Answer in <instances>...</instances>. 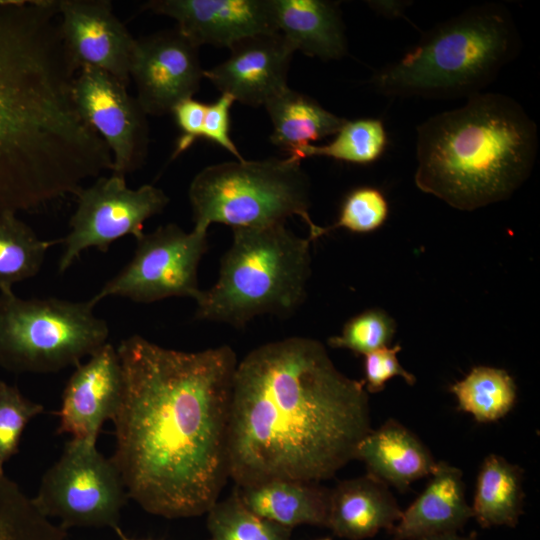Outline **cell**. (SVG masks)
<instances>
[{
	"label": "cell",
	"instance_id": "obj_1",
	"mask_svg": "<svg viewBox=\"0 0 540 540\" xmlns=\"http://www.w3.org/2000/svg\"><path fill=\"white\" fill-rule=\"evenodd\" d=\"M116 349L123 389L111 460L127 496L168 519L206 514L229 479L234 350L186 352L140 335Z\"/></svg>",
	"mask_w": 540,
	"mask_h": 540
},
{
	"label": "cell",
	"instance_id": "obj_2",
	"mask_svg": "<svg viewBox=\"0 0 540 540\" xmlns=\"http://www.w3.org/2000/svg\"><path fill=\"white\" fill-rule=\"evenodd\" d=\"M371 430L364 381L340 372L321 342L295 336L265 343L235 370L229 479L240 488L328 480L355 459Z\"/></svg>",
	"mask_w": 540,
	"mask_h": 540
},
{
	"label": "cell",
	"instance_id": "obj_3",
	"mask_svg": "<svg viewBox=\"0 0 540 540\" xmlns=\"http://www.w3.org/2000/svg\"><path fill=\"white\" fill-rule=\"evenodd\" d=\"M77 71L57 1L0 0V215L74 195L111 171L108 146L75 105Z\"/></svg>",
	"mask_w": 540,
	"mask_h": 540
},
{
	"label": "cell",
	"instance_id": "obj_4",
	"mask_svg": "<svg viewBox=\"0 0 540 540\" xmlns=\"http://www.w3.org/2000/svg\"><path fill=\"white\" fill-rule=\"evenodd\" d=\"M538 144L537 125L520 103L480 92L417 127L415 184L459 210L497 203L528 179Z\"/></svg>",
	"mask_w": 540,
	"mask_h": 540
},
{
	"label": "cell",
	"instance_id": "obj_5",
	"mask_svg": "<svg viewBox=\"0 0 540 540\" xmlns=\"http://www.w3.org/2000/svg\"><path fill=\"white\" fill-rule=\"evenodd\" d=\"M511 12L499 3L472 6L421 37L371 79L393 97L450 99L482 92L520 52Z\"/></svg>",
	"mask_w": 540,
	"mask_h": 540
},
{
	"label": "cell",
	"instance_id": "obj_6",
	"mask_svg": "<svg viewBox=\"0 0 540 540\" xmlns=\"http://www.w3.org/2000/svg\"><path fill=\"white\" fill-rule=\"evenodd\" d=\"M232 233L216 283L195 299V319L240 329L260 315H292L307 295L311 240L285 223L232 228Z\"/></svg>",
	"mask_w": 540,
	"mask_h": 540
},
{
	"label": "cell",
	"instance_id": "obj_7",
	"mask_svg": "<svg viewBox=\"0 0 540 540\" xmlns=\"http://www.w3.org/2000/svg\"><path fill=\"white\" fill-rule=\"evenodd\" d=\"M188 197L196 229L208 231L212 223L265 227L298 216L311 241L321 237V226L309 214V178L300 162L288 157L207 166L192 179Z\"/></svg>",
	"mask_w": 540,
	"mask_h": 540
},
{
	"label": "cell",
	"instance_id": "obj_8",
	"mask_svg": "<svg viewBox=\"0 0 540 540\" xmlns=\"http://www.w3.org/2000/svg\"><path fill=\"white\" fill-rule=\"evenodd\" d=\"M94 305L57 298L24 299L0 293V367L14 373H51L77 366L107 343L105 320Z\"/></svg>",
	"mask_w": 540,
	"mask_h": 540
},
{
	"label": "cell",
	"instance_id": "obj_9",
	"mask_svg": "<svg viewBox=\"0 0 540 540\" xmlns=\"http://www.w3.org/2000/svg\"><path fill=\"white\" fill-rule=\"evenodd\" d=\"M127 493L111 458L96 444L71 439L61 457L45 472L34 505L61 526L119 529Z\"/></svg>",
	"mask_w": 540,
	"mask_h": 540
},
{
	"label": "cell",
	"instance_id": "obj_10",
	"mask_svg": "<svg viewBox=\"0 0 540 540\" xmlns=\"http://www.w3.org/2000/svg\"><path fill=\"white\" fill-rule=\"evenodd\" d=\"M207 231H184L177 224L159 226L136 239L130 262L89 301L95 306L110 296L138 303H152L169 297H191L198 286V266L208 249Z\"/></svg>",
	"mask_w": 540,
	"mask_h": 540
},
{
	"label": "cell",
	"instance_id": "obj_11",
	"mask_svg": "<svg viewBox=\"0 0 540 540\" xmlns=\"http://www.w3.org/2000/svg\"><path fill=\"white\" fill-rule=\"evenodd\" d=\"M77 206L70 218L69 233L59 260V272L66 271L88 248L106 252L117 239L126 235L140 238L145 221L161 213L169 203L163 190L146 184L137 189L126 185L125 177L99 176L74 194Z\"/></svg>",
	"mask_w": 540,
	"mask_h": 540
},
{
	"label": "cell",
	"instance_id": "obj_12",
	"mask_svg": "<svg viewBox=\"0 0 540 540\" xmlns=\"http://www.w3.org/2000/svg\"><path fill=\"white\" fill-rule=\"evenodd\" d=\"M73 99L81 117L108 146L111 173L125 177L139 169L148 150L147 115L127 86L105 71L83 67L73 83Z\"/></svg>",
	"mask_w": 540,
	"mask_h": 540
},
{
	"label": "cell",
	"instance_id": "obj_13",
	"mask_svg": "<svg viewBox=\"0 0 540 540\" xmlns=\"http://www.w3.org/2000/svg\"><path fill=\"white\" fill-rule=\"evenodd\" d=\"M198 49L177 28L136 39L130 79L147 116L170 114L198 91L204 73Z\"/></svg>",
	"mask_w": 540,
	"mask_h": 540
},
{
	"label": "cell",
	"instance_id": "obj_14",
	"mask_svg": "<svg viewBox=\"0 0 540 540\" xmlns=\"http://www.w3.org/2000/svg\"><path fill=\"white\" fill-rule=\"evenodd\" d=\"M66 51L79 71L92 67L128 86L136 39L107 0L57 1Z\"/></svg>",
	"mask_w": 540,
	"mask_h": 540
},
{
	"label": "cell",
	"instance_id": "obj_15",
	"mask_svg": "<svg viewBox=\"0 0 540 540\" xmlns=\"http://www.w3.org/2000/svg\"><path fill=\"white\" fill-rule=\"evenodd\" d=\"M230 50L224 62L203 73L221 94L258 107L288 86L287 74L295 50L279 32L243 39Z\"/></svg>",
	"mask_w": 540,
	"mask_h": 540
},
{
	"label": "cell",
	"instance_id": "obj_16",
	"mask_svg": "<svg viewBox=\"0 0 540 540\" xmlns=\"http://www.w3.org/2000/svg\"><path fill=\"white\" fill-rule=\"evenodd\" d=\"M123 389L117 349L106 343L76 366L62 395L58 433L96 444L102 425L112 420Z\"/></svg>",
	"mask_w": 540,
	"mask_h": 540
},
{
	"label": "cell",
	"instance_id": "obj_17",
	"mask_svg": "<svg viewBox=\"0 0 540 540\" xmlns=\"http://www.w3.org/2000/svg\"><path fill=\"white\" fill-rule=\"evenodd\" d=\"M143 9L174 19L176 28L198 47L230 49L243 39L277 32L268 0H153Z\"/></svg>",
	"mask_w": 540,
	"mask_h": 540
},
{
	"label": "cell",
	"instance_id": "obj_18",
	"mask_svg": "<svg viewBox=\"0 0 540 540\" xmlns=\"http://www.w3.org/2000/svg\"><path fill=\"white\" fill-rule=\"evenodd\" d=\"M423 492L404 511L391 530L393 540L421 538L457 532L472 517L465 498L462 471L439 461L431 472Z\"/></svg>",
	"mask_w": 540,
	"mask_h": 540
},
{
	"label": "cell",
	"instance_id": "obj_19",
	"mask_svg": "<svg viewBox=\"0 0 540 540\" xmlns=\"http://www.w3.org/2000/svg\"><path fill=\"white\" fill-rule=\"evenodd\" d=\"M402 515L388 485L367 473L330 490L327 528L338 537L362 540L381 529L389 533Z\"/></svg>",
	"mask_w": 540,
	"mask_h": 540
},
{
	"label": "cell",
	"instance_id": "obj_20",
	"mask_svg": "<svg viewBox=\"0 0 540 540\" xmlns=\"http://www.w3.org/2000/svg\"><path fill=\"white\" fill-rule=\"evenodd\" d=\"M274 28L294 48L321 60L348 52L339 3L328 0H268Z\"/></svg>",
	"mask_w": 540,
	"mask_h": 540
},
{
	"label": "cell",
	"instance_id": "obj_21",
	"mask_svg": "<svg viewBox=\"0 0 540 540\" xmlns=\"http://www.w3.org/2000/svg\"><path fill=\"white\" fill-rule=\"evenodd\" d=\"M355 459L365 463L369 474L404 492L412 482L428 476L436 461L427 447L408 428L388 419L359 443Z\"/></svg>",
	"mask_w": 540,
	"mask_h": 540
},
{
	"label": "cell",
	"instance_id": "obj_22",
	"mask_svg": "<svg viewBox=\"0 0 540 540\" xmlns=\"http://www.w3.org/2000/svg\"><path fill=\"white\" fill-rule=\"evenodd\" d=\"M242 503L255 515L294 528L327 526L330 489L315 482L273 480L250 487H235Z\"/></svg>",
	"mask_w": 540,
	"mask_h": 540
},
{
	"label": "cell",
	"instance_id": "obj_23",
	"mask_svg": "<svg viewBox=\"0 0 540 540\" xmlns=\"http://www.w3.org/2000/svg\"><path fill=\"white\" fill-rule=\"evenodd\" d=\"M273 125L270 142L285 152L335 135L347 119L288 86L265 105Z\"/></svg>",
	"mask_w": 540,
	"mask_h": 540
},
{
	"label": "cell",
	"instance_id": "obj_24",
	"mask_svg": "<svg viewBox=\"0 0 540 540\" xmlns=\"http://www.w3.org/2000/svg\"><path fill=\"white\" fill-rule=\"evenodd\" d=\"M522 481L519 466L496 454L485 457L471 506L472 517L482 528L517 525L524 498Z\"/></svg>",
	"mask_w": 540,
	"mask_h": 540
},
{
	"label": "cell",
	"instance_id": "obj_25",
	"mask_svg": "<svg viewBox=\"0 0 540 540\" xmlns=\"http://www.w3.org/2000/svg\"><path fill=\"white\" fill-rule=\"evenodd\" d=\"M458 409L477 422L489 423L506 416L514 407L517 387L510 374L500 368L476 366L450 387Z\"/></svg>",
	"mask_w": 540,
	"mask_h": 540
},
{
	"label": "cell",
	"instance_id": "obj_26",
	"mask_svg": "<svg viewBox=\"0 0 540 540\" xmlns=\"http://www.w3.org/2000/svg\"><path fill=\"white\" fill-rule=\"evenodd\" d=\"M60 239H40L14 213L0 215V293L35 276L42 267L48 249Z\"/></svg>",
	"mask_w": 540,
	"mask_h": 540
},
{
	"label": "cell",
	"instance_id": "obj_27",
	"mask_svg": "<svg viewBox=\"0 0 540 540\" xmlns=\"http://www.w3.org/2000/svg\"><path fill=\"white\" fill-rule=\"evenodd\" d=\"M387 146L383 122L376 118L346 120L325 145L306 144L288 152V158L301 162L309 157H328L338 161L367 165L378 160Z\"/></svg>",
	"mask_w": 540,
	"mask_h": 540
},
{
	"label": "cell",
	"instance_id": "obj_28",
	"mask_svg": "<svg viewBox=\"0 0 540 540\" xmlns=\"http://www.w3.org/2000/svg\"><path fill=\"white\" fill-rule=\"evenodd\" d=\"M66 529L53 524L19 486L0 472V540H65Z\"/></svg>",
	"mask_w": 540,
	"mask_h": 540
},
{
	"label": "cell",
	"instance_id": "obj_29",
	"mask_svg": "<svg viewBox=\"0 0 540 540\" xmlns=\"http://www.w3.org/2000/svg\"><path fill=\"white\" fill-rule=\"evenodd\" d=\"M207 514L208 540H292V528L252 513L237 491L217 501Z\"/></svg>",
	"mask_w": 540,
	"mask_h": 540
},
{
	"label": "cell",
	"instance_id": "obj_30",
	"mask_svg": "<svg viewBox=\"0 0 540 540\" xmlns=\"http://www.w3.org/2000/svg\"><path fill=\"white\" fill-rule=\"evenodd\" d=\"M395 332V320L386 311L372 308L350 318L341 333L330 337L327 343L332 348H344L364 356L389 346Z\"/></svg>",
	"mask_w": 540,
	"mask_h": 540
},
{
	"label": "cell",
	"instance_id": "obj_31",
	"mask_svg": "<svg viewBox=\"0 0 540 540\" xmlns=\"http://www.w3.org/2000/svg\"><path fill=\"white\" fill-rule=\"evenodd\" d=\"M43 405L26 398L16 386L0 380V472L19 450L22 433L29 421L41 414Z\"/></svg>",
	"mask_w": 540,
	"mask_h": 540
},
{
	"label": "cell",
	"instance_id": "obj_32",
	"mask_svg": "<svg viewBox=\"0 0 540 540\" xmlns=\"http://www.w3.org/2000/svg\"><path fill=\"white\" fill-rule=\"evenodd\" d=\"M388 213V202L379 189L370 186L357 187L344 198L336 222L321 227V236L338 228L354 233L375 231L385 223Z\"/></svg>",
	"mask_w": 540,
	"mask_h": 540
},
{
	"label": "cell",
	"instance_id": "obj_33",
	"mask_svg": "<svg viewBox=\"0 0 540 540\" xmlns=\"http://www.w3.org/2000/svg\"><path fill=\"white\" fill-rule=\"evenodd\" d=\"M399 344L385 346L364 355V385L368 393H378L385 388L388 380L399 376L409 385H414L416 377L400 364L397 354Z\"/></svg>",
	"mask_w": 540,
	"mask_h": 540
},
{
	"label": "cell",
	"instance_id": "obj_34",
	"mask_svg": "<svg viewBox=\"0 0 540 540\" xmlns=\"http://www.w3.org/2000/svg\"><path fill=\"white\" fill-rule=\"evenodd\" d=\"M234 102L231 95L222 93L216 101L207 104L202 138L219 145L237 160H243L230 136V111Z\"/></svg>",
	"mask_w": 540,
	"mask_h": 540
},
{
	"label": "cell",
	"instance_id": "obj_35",
	"mask_svg": "<svg viewBox=\"0 0 540 540\" xmlns=\"http://www.w3.org/2000/svg\"><path fill=\"white\" fill-rule=\"evenodd\" d=\"M207 104L192 98L177 103L172 109L177 126L181 132L176 141L172 158L189 149L192 144L202 137Z\"/></svg>",
	"mask_w": 540,
	"mask_h": 540
},
{
	"label": "cell",
	"instance_id": "obj_36",
	"mask_svg": "<svg viewBox=\"0 0 540 540\" xmlns=\"http://www.w3.org/2000/svg\"><path fill=\"white\" fill-rule=\"evenodd\" d=\"M367 3L376 13L390 18L402 16L409 5L407 1H368Z\"/></svg>",
	"mask_w": 540,
	"mask_h": 540
},
{
	"label": "cell",
	"instance_id": "obj_37",
	"mask_svg": "<svg viewBox=\"0 0 540 540\" xmlns=\"http://www.w3.org/2000/svg\"><path fill=\"white\" fill-rule=\"evenodd\" d=\"M419 540H477V537H476L475 532H471L467 536L458 535L457 532H447V533L427 536Z\"/></svg>",
	"mask_w": 540,
	"mask_h": 540
},
{
	"label": "cell",
	"instance_id": "obj_38",
	"mask_svg": "<svg viewBox=\"0 0 540 540\" xmlns=\"http://www.w3.org/2000/svg\"><path fill=\"white\" fill-rule=\"evenodd\" d=\"M116 531H117V533L119 534V536L121 537L122 540H133V539L126 538L124 536V534L121 532L120 529H117Z\"/></svg>",
	"mask_w": 540,
	"mask_h": 540
},
{
	"label": "cell",
	"instance_id": "obj_39",
	"mask_svg": "<svg viewBox=\"0 0 540 540\" xmlns=\"http://www.w3.org/2000/svg\"><path fill=\"white\" fill-rule=\"evenodd\" d=\"M319 540H331L330 538H323V539H319Z\"/></svg>",
	"mask_w": 540,
	"mask_h": 540
}]
</instances>
